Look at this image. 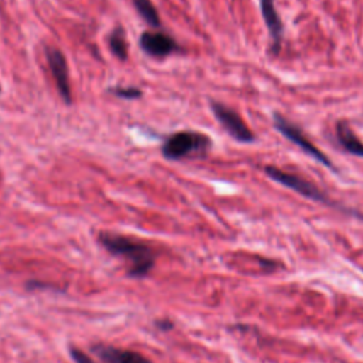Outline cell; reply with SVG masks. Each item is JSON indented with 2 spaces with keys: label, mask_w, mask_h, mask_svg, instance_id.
I'll use <instances>...</instances> for the list:
<instances>
[{
  "label": "cell",
  "mask_w": 363,
  "mask_h": 363,
  "mask_svg": "<svg viewBox=\"0 0 363 363\" xmlns=\"http://www.w3.org/2000/svg\"><path fill=\"white\" fill-rule=\"evenodd\" d=\"M98 238L106 251L125 258L130 264V277H143L152 269L155 264V254L145 242L112 233H101Z\"/></svg>",
  "instance_id": "1"
},
{
  "label": "cell",
  "mask_w": 363,
  "mask_h": 363,
  "mask_svg": "<svg viewBox=\"0 0 363 363\" xmlns=\"http://www.w3.org/2000/svg\"><path fill=\"white\" fill-rule=\"evenodd\" d=\"M211 147V139L203 133L193 130H182L169 136L163 146L162 155L169 160L183 157H201Z\"/></svg>",
  "instance_id": "2"
},
{
  "label": "cell",
  "mask_w": 363,
  "mask_h": 363,
  "mask_svg": "<svg viewBox=\"0 0 363 363\" xmlns=\"http://www.w3.org/2000/svg\"><path fill=\"white\" fill-rule=\"evenodd\" d=\"M264 172H265V174L271 180H274L277 183H279V184L294 190L295 193H298V194H301V196H303L306 199L323 203L326 206H333L336 208H342V206L333 203L316 184H313L312 182H309V180H306V179H303V177H301L298 174L288 173V172H285V170H282L279 167H275L272 164L265 166Z\"/></svg>",
  "instance_id": "3"
},
{
  "label": "cell",
  "mask_w": 363,
  "mask_h": 363,
  "mask_svg": "<svg viewBox=\"0 0 363 363\" xmlns=\"http://www.w3.org/2000/svg\"><path fill=\"white\" fill-rule=\"evenodd\" d=\"M272 125L284 138H286L289 142L296 145L305 155L311 156L312 159H315L318 163L323 164L325 167L336 172L332 160L303 135L302 129L298 125L289 122L284 115H281L278 112L272 113Z\"/></svg>",
  "instance_id": "4"
},
{
  "label": "cell",
  "mask_w": 363,
  "mask_h": 363,
  "mask_svg": "<svg viewBox=\"0 0 363 363\" xmlns=\"http://www.w3.org/2000/svg\"><path fill=\"white\" fill-rule=\"evenodd\" d=\"M210 108L220 125L233 139L241 143H252L255 140V135L252 133V130L234 109L217 101H211Z\"/></svg>",
  "instance_id": "5"
},
{
  "label": "cell",
  "mask_w": 363,
  "mask_h": 363,
  "mask_svg": "<svg viewBox=\"0 0 363 363\" xmlns=\"http://www.w3.org/2000/svg\"><path fill=\"white\" fill-rule=\"evenodd\" d=\"M45 57L48 67L52 72V77L57 84V89L62 98L64 102L71 104L72 102V95H71V88H69V79H68V65L64 54L54 47H47L45 48Z\"/></svg>",
  "instance_id": "6"
},
{
  "label": "cell",
  "mask_w": 363,
  "mask_h": 363,
  "mask_svg": "<svg viewBox=\"0 0 363 363\" xmlns=\"http://www.w3.org/2000/svg\"><path fill=\"white\" fill-rule=\"evenodd\" d=\"M140 48L152 57H166L179 50L177 43L160 31H145L139 38Z\"/></svg>",
  "instance_id": "7"
},
{
  "label": "cell",
  "mask_w": 363,
  "mask_h": 363,
  "mask_svg": "<svg viewBox=\"0 0 363 363\" xmlns=\"http://www.w3.org/2000/svg\"><path fill=\"white\" fill-rule=\"evenodd\" d=\"M262 18L268 27L271 35V48L269 51L277 55L281 51L282 45V34H284V24L282 20L275 9V0H259Z\"/></svg>",
  "instance_id": "8"
},
{
  "label": "cell",
  "mask_w": 363,
  "mask_h": 363,
  "mask_svg": "<svg viewBox=\"0 0 363 363\" xmlns=\"http://www.w3.org/2000/svg\"><path fill=\"white\" fill-rule=\"evenodd\" d=\"M92 350L99 359L106 363H152L145 356L136 352L109 345H95L92 346Z\"/></svg>",
  "instance_id": "9"
},
{
  "label": "cell",
  "mask_w": 363,
  "mask_h": 363,
  "mask_svg": "<svg viewBox=\"0 0 363 363\" xmlns=\"http://www.w3.org/2000/svg\"><path fill=\"white\" fill-rule=\"evenodd\" d=\"M336 139L345 152L363 157V142L356 136L346 121L336 122Z\"/></svg>",
  "instance_id": "10"
},
{
  "label": "cell",
  "mask_w": 363,
  "mask_h": 363,
  "mask_svg": "<svg viewBox=\"0 0 363 363\" xmlns=\"http://www.w3.org/2000/svg\"><path fill=\"white\" fill-rule=\"evenodd\" d=\"M136 11L139 13V16L153 28L160 27V18H159V13L155 9L153 3L150 0H132Z\"/></svg>",
  "instance_id": "11"
},
{
  "label": "cell",
  "mask_w": 363,
  "mask_h": 363,
  "mask_svg": "<svg viewBox=\"0 0 363 363\" xmlns=\"http://www.w3.org/2000/svg\"><path fill=\"white\" fill-rule=\"evenodd\" d=\"M111 51L121 60L125 61L128 58V45L125 41V33L122 27H116L108 37Z\"/></svg>",
  "instance_id": "12"
},
{
  "label": "cell",
  "mask_w": 363,
  "mask_h": 363,
  "mask_svg": "<svg viewBox=\"0 0 363 363\" xmlns=\"http://www.w3.org/2000/svg\"><path fill=\"white\" fill-rule=\"evenodd\" d=\"M111 92L123 99H139L142 96V91L135 86H128V88L116 86V88H112Z\"/></svg>",
  "instance_id": "13"
},
{
  "label": "cell",
  "mask_w": 363,
  "mask_h": 363,
  "mask_svg": "<svg viewBox=\"0 0 363 363\" xmlns=\"http://www.w3.org/2000/svg\"><path fill=\"white\" fill-rule=\"evenodd\" d=\"M71 356L77 363H95L88 354H85L84 352H81L77 347H71Z\"/></svg>",
  "instance_id": "14"
}]
</instances>
